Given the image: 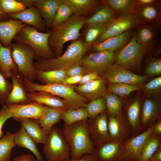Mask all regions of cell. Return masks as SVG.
Returning a JSON list of instances; mask_svg holds the SVG:
<instances>
[{
	"label": "cell",
	"instance_id": "12",
	"mask_svg": "<svg viewBox=\"0 0 161 161\" xmlns=\"http://www.w3.org/2000/svg\"><path fill=\"white\" fill-rule=\"evenodd\" d=\"M114 52H99L92 53L84 56L82 65L87 73L96 72L100 75L111 65L114 61Z\"/></svg>",
	"mask_w": 161,
	"mask_h": 161
},
{
	"label": "cell",
	"instance_id": "26",
	"mask_svg": "<svg viewBox=\"0 0 161 161\" xmlns=\"http://www.w3.org/2000/svg\"><path fill=\"white\" fill-rule=\"evenodd\" d=\"M71 9L73 15L80 16L88 14L98 7L99 1L96 0H61Z\"/></svg>",
	"mask_w": 161,
	"mask_h": 161
},
{
	"label": "cell",
	"instance_id": "25",
	"mask_svg": "<svg viewBox=\"0 0 161 161\" xmlns=\"http://www.w3.org/2000/svg\"><path fill=\"white\" fill-rule=\"evenodd\" d=\"M140 102L137 99L129 105L126 109V117L131 129V136H137L142 133L140 122Z\"/></svg>",
	"mask_w": 161,
	"mask_h": 161
},
{
	"label": "cell",
	"instance_id": "2",
	"mask_svg": "<svg viewBox=\"0 0 161 161\" xmlns=\"http://www.w3.org/2000/svg\"><path fill=\"white\" fill-rule=\"evenodd\" d=\"M89 47L80 40L72 41L60 56L49 59L37 61L34 62V66L36 70L47 71L66 70L74 66L82 65V59Z\"/></svg>",
	"mask_w": 161,
	"mask_h": 161
},
{
	"label": "cell",
	"instance_id": "31",
	"mask_svg": "<svg viewBox=\"0 0 161 161\" xmlns=\"http://www.w3.org/2000/svg\"><path fill=\"white\" fill-rule=\"evenodd\" d=\"M64 110L47 106L43 117L40 119L35 120L47 134L54 125L60 122L61 113Z\"/></svg>",
	"mask_w": 161,
	"mask_h": 161
},
{
	"label": "cell",
	"instance_id": "3",
	"mask_svg": "<svg viewBox=\"0 0 161 161\" xmlns=\"http://www.w3.org/2000/svg\"><path fill=\"white\" fill-rule=\"evenodd\" d=\"M82 16L72 15L65 22L53 29L49 37V47L55 58L60 56L66 42L76 40L80 36V31L85 24Z\"/></svg>",
	"mask_w": 161,
	"mask_h": 161
},
{
	"label": "cell",
	"instance_id": "50",
	"mask_svg": "<svg viewBox=\"0 0 161 161\" xmlns=\"http://www.w3.org/2000/svg\"><path fill=\"white\" fill-rule=\"evenodd\" d=\"M101 78L96 72L88 73L83 75L78 86L83 85L90 81Z\"/></svg>",
	"mask_w": 161,
	"mask_h": 161
},
{
	"label": "cell",
	"instance_id": "48",
	"mask_svg": "<svg viewBox=\"0 0 161 161\" xmlns=\"http://www.w3.org/2000/svg\"><path fill=\"white\" fill-rule=\"evenodd\" d=\"M13 117V114L7 106L5 104L2 105L0 110V138L3 133L2 128L8 119Z\"/></svg>",
	"mask_w": 161,
	"mask_h": 161
},
{
	"label": "cell",
	"instance_id": "44",
	"mask_svg": "<svg viewBox=\"0 0 161 161\" xmlns=\"http://www.w3.org/2000/svg\"><path fill=\"white\" fill-rule=\"evenodd\" d=\"M154 37V33L153 29L148 26L142 27L136 34L137 42L147 48L152 43Z\"/></svg>",
	"mask_w": 161,
	"mask_h": 161
},
{
	"label": "cell",
	"instance_id": "59",
	"mask_svg": "<svg viewBox=\"0 0 161 161\" xmlns=\"http://www.w3.org/2000/svg\"><path fill=\"white\" fill-rule=\"evenodd\" d=\"M34 161H37V160H35V159H34Z\"/></svg>",
	"mask_w": 161,
	"mask_h": 161
},
{
	"label": "cell",
	"instance_id": "13",
	"mask_svg": "<svg viewBox=\"0 0 161 161\" xmlns=\"http://www.w3.org/2000/svg\"><path fill=\"white\" fill-rule=\"evenodd\" d=\"M108 117V131L110 139L124 142L131 136V128L122 112Z\"/></svg>",
	"mask_w": 161,
	"mask_h": 161
},
{
	"label": "cell",
	"instance_id": "15",
	"mask_svg": "<svg viewBox=\"0 0 161 161\" xmlns=\"http://www.w3.org/2000/svg\"><path fill=\"white\" fill-rule=\"evenodd\" d=\"M160 100L146 98L140 107V122L142 132L153 125L161 118Z\"/></svg>",
	"mask_w": 161,
	"mask_h": 161
},
{
	"label": "cell",
	"instance_id": "36",
	"mask_svg": "<svg viewBox=\"0 0 161 161\" xmlns=\"http://www.w3.org/2000/svg\"><path fill=\"white\" fill-rule=\"evenodd\" d=\"M84 37L85 44L90 47L104 33L106 24H95L87 25Z\"/></svg>",
	"mask_w": 161,
	"mask_h": 161
},
{
	"label": "cell",
	"instance_id": "34",
	"mask_svg": "<svg viewBox=\"0 0 161 161\" xmlns=\"http://www.w3.org/2000/svg\"><path fill=\"white\" fill-rule=\"evenodd\" d=\"M16 146L14 134L7 131L0 138V161H9L12 150Z\"/></svg>",
	"mask_w": 161,
	"mask_h": 161
},
{
	"label": "cell",
	"instance_id": "45",
	"mask_svg": "<svg viewBox=\"0 0 161 161\" xmlns=\"http://www.w3.org/2000/svg\"><path fill=\"white\" fill-rule=\"evenodd\" d=\"M136 13L143 21L144 20L148 21L155 20L158 15L157 9L152 4L140 7Z\"/></svg>",
	"mask_w": 161,
	"mask_h": 161
},
{
	"label": "cell",
	"instance_id": "43",
	"mask_svg": "<svg viewBox=\"0 0 161 161\" xmlns=\"http://www.w3.org/2000/svg\"><path fill=\"white\" fill-rule=\"evenodd\" d=\"M72 14L70 8L63 3L61 0V3L57 10L51 27L52 29L66 21Z\"/></svg>",
	"mask_w": 161,
	"mask_h": 161
},
{
	"label": "cell",
	"instance_id": "55",
	"mask_svg": "<svg viewBox=\"0 0 161 161\" xmlns=\"http://www.w3.org/2000/svg\"><path fill=\"white\" fill-rule=\"evenodd\" d=\"M149 160L161 161V145Z\"/></svg>",
	"mask_w": 161,
	"mask_h": 161
},
{
	"label": "cell",
	"instance_id": "21",
	"mask_svg": "<svg viewBox=\"0 0 161 161\" xmlns=\"http://www.w3.org/2000/svg\"><path fill=\"white\" fill-rule=\"evenodd\" d=\"M10 19L18 20L28 25H30L38 31L44 30L45 24L38 10L30 6L19 13L8 15Z\"/></svg>",
	"mask_w": 161,
	"mask_h": 161
},
{
	"label": "cell",
	"instance_id": "23",
	"mask_svg": "<svg viewBox=\"0 0 161 161\" xmlns=\"http://www.w3.org/2000/svg\"><path fill=\"white\" fill-rule=\"evenodd\" d=\"M26 25L20 20L12 19L0 21V41L2 45L5 47H10L16 34Z\"/></svg>",
	"mask_w": 161,
	"mask_h": 161
},
{
	"label": "cell",
	"instance_id": "32",
	"mask_svg": "<svg viewBox=\"0 0 161 161\" xmlns=\"http://www.w3.org/2000/svg\"><path fill=\"white\" fill-rule=\"evenodd\" d=\"M114 13L120 16L134 12L137 8V0H106L103 1Z\"/></svg>",
	"mask_w": 161,
	"mask_h": 161
},
{
	"label": "cell",
	"instance_id": "17",
	"mask_svg": "<svg viewBox=\"0 0 161 161\" xmlns=\"http://www.w3.org/2000/svg\"><path fill=\"white\" fill-rule=\"evenodd\" d=\"M124 142L110 139L96 148L94 154L99 161H124Z\"/></svg>",
	"mask_w": 161,
	"mask_h": 161
},
{
	"label": "cell",
	"instance_id": "53",
	"mask_svg": "<svg viewBox=\"0 0 161 161\" xmlns=\"http://www.w3.org/2000/svg\"><path fill=\"white\" fill-rule=\"evenodd\" d=\"M82 76H77L67 77L64 80V84L72 85L77 83H79L81 80Z\"/></svg>",
	"mask_w": 161,
	"mask_h": 161
},
{
	"label": "cell",
	"instance_id": "18",
	"mask_svg": "<svg viewBox=\"0 0 161 161\" xmlns=\"http://www.w3.org/2000/svg\"><path fill=\"white\" fill-rule=\"evenodd\" d=\"M27 7L32 6L39 10L47 28L51 27L61 0H18Z\"/></svg>",
	"mask_w": 161,
	"mask_h": 161
},
{
	"label": "cell",
	"instance_id": "37",
	"mask_svg": "<svg viewBox=\"0 0 161 161\" xmlns=\"http://www.w3.org/2000/svg\"><path fill=\"white\" fill-rule=\"evenodd\" d=\"M160 145L161 137L150 135L144 145L140 161L149 160Z\"/></svg>",
	"mask_w": 161,
	"mask_h": 161
},
{
	"label": "cell",
	"instance_id": "46",
	"mask_svg": "<svg viewBox=\"0 0 161 161\" xmlns=\"http://www.w3.org/2000/svg\"><path fill=\"white\" fill-rule=\"evenodd\" d=\"M12 87V83L4 77L0 70V103L2 105L5 104Z\"/></svg>",
	"mask_w": 161,
	"mask_h": 161
},
{
	"label": "cell",
	"instance_id": "14",
	"mask_svg": "<svg viewBox=\"0 0 161 161\" xmlns=\"http://www.w3.org/2000/svg\"><path fill=\"white\" fill-rule=\"evenodd\" d=\"M153 125L138 135L131 136L124 143V161H140L142 150L151 134Z\"/></svg>",
	"mask_w": 161,
	"mask_h": 161
},
{
	"label": "cell",
	"instance_id": "22",
	"mask_svg": "<svg viewBox=\"0 0 161 161\" xmlns=\"http://www.w3.org/2000/svg\"><path fill=\"white\" fill-rule=\"evenodd\" d=\"M132 32L128 30L118 35L114 36L98 43H95L93 47L96 52H114L124 46L130 41Z\"/></svg>",
	"mask_w": 161,
	"mask_h": 161
},
{
	"label": "cell",
	"instance_id": "49",
	"mask_svg": "<svg viewBox=\"0 0 161 161\" xmlns=\"http://www.w3.org/2000/svg\"><path fill=\"white\" fill-rule=\"evenodd\" d=\"M68 77L77 76H83L87 72L82 65H77L72 66L65 70Z\"/></svg>",
	"mask_w": 161,
	"mask_h": 161
},
{
	"label": "cell",
	"instance_id": "24",
	"mask_svg": "<svg viewBox=\"0 0 161 161\" xmlns=\"http://www.w3.org/2000/svg\"><path fill=\"white\" fill-rule=\"evenodd\" d=\"M28 96L30 100L43 104L48 107L57 109L66 110L69 109L67 103L61 98L44 92H28Z\"/></svg>",
	"mask_w": 161,
	"mask_h": 161
},
{
	"label": "cell",
	"instance_id": "8",
	"mask_svg": "<svg viewBox=\"0 0 161 161\" xmlns=\"http://www.w3.org/2000/svg\"><path fill=\"white\" fill-rule=\"evenodd\" d=\"M147 48L138 43L134 34L123 47L114 53L116 64L129 69L140 67Z\"/></svg>",
	"mask_w": 161,
	"mask_h": 161
},
{
	"label": "cell",
	"instance_id": "5",
	"mask_svg": "<svg viewBox=\"0 0 161 161\" xmlns=\"http://www.w3.org/2000/svg\"><path fill=\"white\" fill-rule=\"evenodd\" d=\"M51 32H43L28 25L22 27L14 37L13 40L26 44L35 51L36 58L47 60L55 58L48 43Z\"/></svg>",
	"mask_w": 161,
	"mask_h": 161
},
{
	"label": "cell",
	"instance_id": "38",
	"mask_svg": "<svg viewBox=\"0 0 161 161\" xmlns=\"http://www.w3.org/2000/svg\"><path fill=\"white\" fill-rule=\"evenodd\" d=\"M140 89V85L121 83H109L107 90L109 92L123 97L129 95L132 92Z\"/></svg>",
	"mask_w": 161,
	"mask_h": 161
},
{
	"label": "cell",
	"instance_id": "1",
	"mask_svg": "<svg viewBox=\"0 0 161 161\" xmlns=\"http://www.w3.org/2000/svg\"><path fill=\"white\" fill-rule=\"evenodd\" d=\"M87 120L69 125L64 123L61 129L64 138L70 148L71 159H78L83 154H94L95 152L96 148L88 131Z\"/></svg>",
	"mask_w": 161,
	"mask_h": 161
},
{
	"label": "cell",
	"instance_id": "40",
	"mask_svg": "<svg viewBox=\"0 0 161 161\" xmlns=\"http://www.w3.org/2000/svg\"><path fill=\"white\" fill-rule=\"evenodd\" d=\"M107 107L108 115L118 114L122 112V101L118 95L108 92L104 97Z\"/></svg>",
	"mask_w": 161,
	"mask_h": 161
},
{
	"label": "cell",
	"instance_id": "58",
	"mask_svg": "<svg viewBox=\"0 0 161 161\" xmlns=\"http://www.w3.org/2000/svg\"><path fill=\"white\" fill-rule=\"evenodd\" d=\"M152 161V160H148V161Z\"/></svg>",
	"mask_w": 161,
	"mask_h": 161
},
{
	"label": "cell",
	"instance_id": "29",
	"mask_svg": "<svg viewBox=\"0 0 161 161\" xmlns=\"http://www.w3.org/2000/svg\"><path fill=\"white\" fill-rule=\"evenodd\" d=\"M17 67L12 58L10 46H4L0 41V70L6 78H11L12 72H17Z\"/></svg>",
	"mask_w": 161,
	"mask_h": 161
},
{
	"label": "cell",
	"instance_id": "56",
	"mask_svg": "<svg viewBox=\"0 0 161 161\" xmlns=\"http://www.w3.org/2000/svg\"><path fill=\"white\" fill-rule=\"evenodd\" d=\"M154 2L155 1L154 0H137V6H146L153 4Z\"/></svg>",
	"mask_w": 161,
	"mask_h": 161
},
{
	"label": "cell",
	"instance_id": "9",
	"mask_svg": "<svg viewBox=\"0 0 161 161\" xmlns=\"http://www.w3.org/2000/svg\"><path fill=\"white\" fill-rule=\"evenodd\" d=\"M143 23V21L135 12L120 16L106 24L105 32L95 43L100 42L107 38L120 35Z\"/></svg>",
	"mask_w": 161,
	"mask_h": 161
},
{
	"label": "cell",
	"instance_id": "54",
	"mask_svg": "<svg viewBox=\"0 0 161 161\" xmlns=\"http://www.w3.org/2000/svg\"><path fill=\"white\" fill-rule=\"evenodd\" d=\"M34 159L31 154H22L15 157L13 161H34Z\"/></svg>",
	"mask_w": 161,
	"mask_h": 161
},
{
	"label": "cell",
	"instance_id": "30",
	"mask_svg": "<svg viewBox=\"0 0 161 161\" xmlns=\"http://www.w3.org/2000/svg\"><path fill=\"white\" fill-rule=\"evenodd\" d=\"M35 78L42 84H64L68 76L65 70H54L41 71L35 69Z\"/></svg>",
	"mask_w": 161,
	"mask_h": 161
},
{
	"label": "cell",
	"instance_id": "35",
	"mask_svg": "<svg viewBox=\"0 0 161 161\" xmlns=\"http://www.w3.org/2000/svg\"><path fill=\"white\" fill-rule=\"evenodd\" d=\"M88 118V115L85 107L65 110L62 112L61 116V119L64 122V124L67 125L86 120Z\"/></svg>",
	"mask_w": 161,
	"mask_h": 161
},
{
	"label": "cell",
	"instance_id": "10",
	"mask_svg": "<svg viewBox=\"0 0 161 161\" xmlns=\"http://www.w3.org/2000/svg\"><path fill=\"white\" fill-rule=\"evenodd\" d=\"M103 78L109 83H121L140 85L145 82L149 77L134 73L126 68L112 64L102 73Z\"/></svg>",
	"mask_w": 161,
	"mask_h": 161
},
{
	"label": "cell",
	"instance_id": "52",
	"mask_svg": "<svg viewBox=\"0 0 161 161\" xmlns=\"http://www.w3.org/2000/svg\"><path fill=\"white\" fill-rule=\"evenodd\" d=\"M64 161H99L94 154H83L80 159L72 160L71 159Z\"/></svg>",
	"mask_w": 161,
	"mask_h": 161
},
{
	"label": "cell",
	"instance_id": "20",
	"mask_svg": "<svg viewBox=\"0 0 161 161\" xmlns=\"http://www.w3.org/2000/svg\"><path fill=\"white\" fill-rule=\"evenodd\" d=\"M106 83V80L101 77L83 85L75 86V89L79 94L91 101L104 97L108 92Z\"/></svg>",
	"mask_w": 161,
	"mask_h": 161
},
{
	"label": "cell",
	"instance_id": "27",
	"mask_svg": "<svg viewBox=\"0 0 161 161\" xmlns=\"http://www.w3.org/2000/svg\"><path fill=\"white\" fill-rule=\"evenodd\" d=\"M14 140L16 145L31 151L36 157L37 161H44L37 148V144L21 125L18 130L14 134Z\"/></svg>",
	"mask_w": 161,
	"mask_h": 161
},
{
	"label": "cell",
	"instance_id": "51",
	"mask_svg": "<svg viewBox=\"0 0 161 161\" xmlns=\"http://www.w3.org/2000/svg\"><path fill=\"white\" fill-rule=\"evenodd\" d=\"M151 135L161 137V118L159 119L153 125Z\"/></svg>",
	"mask_w": 161,
	"mask_h": 161
},
{
	"label": "cell",
	"instance_id": "6",
	"mask_svg": "<svg viewBox=\"0 0 161 161\" xmlns=\"http://www.w3.org/2000/svg\"><path fill=\"white\" fill-rule=\"evenodd\" d=\"M10 47L17 72L24 78L34 82L36 79L35 69L33 61L35 56L34 50L26 44L18 42L12 43Z\"/></svg>",
	"mask_w": 161,
	"mask_h": 161
},
{
	"label": "cell",
	"instance_id": "42",
	"mask_svg": "<svg viewBox=\"0 0 161 161\" xmlns=\"http://www.w3.org/2000/svg\"><path fill=\"white\" fill-rule=\"evenodd\" d=\"M146 95L151 99L160 100L161 93V77L158 76L146 84L143 88Z\"/></svg>",
	"mask_w": 161,
	"mask_h": 161
},
{
	"label": "cell",
	"instance_id": "16",
	"mask_svg": "<svg viewBox=\"0 0 161 161\" xmlns=\"http://www.w3.org/2000/svg\"><path fill=\"white\" fill-rule=\"evenodd\" d=\"M17 121L24 118L39 119L44 116L47 106L37 102L23 105L10 104L7 106Z\"/></svg>",
	"mask_w": 161,
	"mask_h": 161
},
{
	"label": "cell",
	"instance_id": "60",
	"mask_svg": "<svg viewBox=\"0 0 161 161\" xmlns=\"http://www.w3.org/2000/svg\"><path fill=\"white\" fill-rule=\"evenodd\" d=\"M153 161H158V160H154Z\"/></svg>",
	"mask_w": 161,
	"mask_h": 161
},
{
	"label": "cell",
	"instance_id": "19",
	"mask_svg": "<svg viewBox=\"0 0 161 161\" xmlns=\"http://www.w3.org/2000/svg\"><path fill=\"white\" fill-rule=\"evenodd\" d=\"M10 78L12 87L5 104L23 105L33 102L28 97L23 83V77L14 71L12 72Z\"/></svg>",
	"mask_w": 161,
	"mask_h": 161
},
{
	"label": "cell",
	"instance_id": "11",
	"mask_svg": "<svg viewBox=\"0 0 161 161\" xmlns=\"http://www.w3.org/2000/svg\"><path fill=\"white\" fill-rule=\"evenodd\" d=\"M108 121L106 113L89 118L87 120L89 136L95 148L110 139L108 131Z\"/></svg>",
	"mask_w": 161,
	"mask_h": 161
},
{
	"label": "cell",
	"instance_id": "41",
	"mask_svg": "<svg viewBox=\"0 0 161 161\" xmlns=\"http://www.w3.org/2000/svg\"><path fill=\"white\" fill-rule=\"evenodd\" d=\"M27 7L16 0H0V11L8 15L19 13Z\"/></svg>",
	"mask_w": 161,
	"mask_h": 161
},
{
	"label": "cell",
	"instance_id": "7",
	"mask_svg": "<svg viewBox=\"0 0 161 161\" xmlns=\"http://www.w3.org/2000/svg\"><path fill=\"white\" fill-rule=\"evenodd\" d=\"M42 151L46 161H64L70 159V150L61 129L54 126L47 134Z\"/></svg>",
	"mask_w": 161,
	"mask_h": 161
},
{
	"label": "cell",
	"instance_id": "39",
	"mask_svg": "<svg viewBox=\"0 0 161 161\" xmlns=\"http://www.w3.org/2000/svg\"><path fill=\"white\" fill-rule=\"evenodd\" d=\"M89 118H92L106 113L107 107L104 97H99L90 101L85 106Z\"/></svg>",
	"mask_w": 161,
	"mask_h": 161
},
{
	"label": "cell",
	"instance_id": "57",
	"mask_svg": "<svg viewBox=\"0 0 161 161\" xmlns=\"http://www.w3.org/2000/svg\"><path fill=\"white\" fill-rule=\"evenodd\" d=\"M8 16L0 11V21H5L8 20Z\"/></svg>",
	"mask_w": 161,
	"mask_h": 161
},
{
	"label": "cell",
	"instance_id": "33",
	"mask_svg": "<svg viewBox=\"0 0 161 161\" xmlns=\"http://www.w3.org/2000/svg\"><path fill=\"white\" fill-rule=\"evenodd\" d=\"M114 18V13L108 6L104 4L91 17L85 19V24H106Z\"/></svg>",
	"mask_w": 161,
	"mask_h": 161
},
{
	"label": "cell",
	"instance_id": "28",
	"mask_svg": "<svg viewBox=\"0 0 161 161\" xmlns=\"http://www.w3.org/2000/svg\"><path fill=\"white\" fill-rule=\"evenodd\" d=\"M26 131L36 143L43 145L45 143L47 134L43 130L35 120L30 118H24L19 121Z\"/></svg>",
	"mask_w": 161,
	"mask_h": 161
},
{
	"label": "cell",
	"instance_id": "4",
	"mask_svg": "<svg viewBox=\"0 0 161 161\" xmlns=\"http://www.w3.org/2000/svg\"><path fill=\"white\" fill-rule=\"evenodd\" d=\"M23 83L27 92H44L62 98L67 103L69 109L85 107L88 103L87 100L77 93L74 86L64 84H40L31 82L24 78Z\"/></svg>",
	"mask_w": 161,
	"mask_h": 161
},
{
	"label": "cell",
	"instance_id": "47",
	"mask_svg": "<svg viewBox=\"0 0 161 161\" xmlns=\"http://www.w3.org/2000/svg\"><path fill=\"white\" fill-rule=\"evenodd\" d=\"M147 76H158L161 74V60L160 59H153L148 64L145 70Z\"/></svg>",
	"mask_w": 161,
	"mask_h": 161
}]
</instances>
